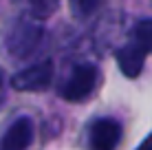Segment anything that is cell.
<instances>
[{"instance_id": "cell-9", "label": "cell", "mask_w": 152, "mask_h": 150, "mask_svg": "<svg viewBox=\"0 0 152 150\" xmlns=\"http://www.w3.org/2000/svg\"><path fill=\"white\" fill-rule=\"evenodd\" d=\"M99 0H77V9H80V13H93L97 9Z\"/></svg>"}, {"instance_id": "cell-6", "label": "cell", "mask_w": 152, "mask_h": 150, "mask_svg": "<svg viewBox=\"0 0 152 150\" xmlns=\"http://www.w3.org/2000/svg\"><path fill=\"white\" fill-rule=\"evenodd\" d=\"M145 53H148V51L139 42H130V44L121 46V49L117 51V64H119V69H121V73L126 77H137L141 71H143Z\"/></svg>"}, {"instance_id": "cell-10", "label": "cell", "mask_w": 152, "mask_h": 150, "mask_svg": "<svg viewBox=\"0 0 152 150\" xmlns=\"http://www.w3.org/2000/svg\"><path fill=\"white\" fill-rule=\"evenodd\" d=\"M137 150H152V135H150L148 139H145V141L141 143V146H139Z\"/></svg>"}, {"instance_id": "cell-2", "label": "cell", "mask_w": 152, "mask_h": 150, "mask_svg": "<svg viewBox=\"0 0 152 150\" xmlns=\"http://www.w3.org/2000/svg\"><path fill=\"white\" fill-rule=\"evenodd\" d=\"M97 77H99V71L97 66L93 64H77L75 69L71 71L69 80L64 82L62 86V97L69 102H84L97 86Z\"/></svg>"}, {"instance_id": "cell-4", "label": "cell", "mask_w": 152, "mask_h": 150, "mask_svg": "<svg viewBox=\"0 0 152 150\" xmlns=\"http://www.w3.org/2000/svg\"><path fill=\"white\" fill-rule=\"evenodd\" d=\"M121 139V126L110 117L95 119L88 128V146L91 150H115Z\"/></svg>"}, {"instance_id": "cell-5", "label": "cell", "mask_w": 152, "mask_h": 150, "mask_svg": "<svg viewBox=\"0 0 152 150\" xmlns=\"http://www.w3.org/2000/svg\"><path fill=\"white\" fill-rule=\"evenodd\" d=\"M33 141V119L27 115L11 121L0 139V150H27Z\"/></svg>"}, {"instance_id": "cell-3", "label": "cell", "mask_w": 152, "mask_h": 150, "mask_svg": "<svg viewBox=\"0 0 152 150\" xmlns=\"http://www.w3.org/2000/svg\"><path fill=\"white\" fill-rule=\"evenodd\" d=\"M53 82V62L42 60L33 66H27L11 77L15 91H46Z\"/></svg>"}, {"instance_id": "cell-8", "label": "cell", "mask_w": 152, "mask_h": 150, "mask_svg": "<svg viewBox=\"0 0 152 150\" xmlns=\"http://www.w3.org/2000/svg\"><path fill=\"white\" fill-rule=\"evenodd\" d=\"M134 35H137V42L143 46L145 51H152V20L139 22L137 29H134Z\"/></svg>"}, {"instance_id": "cell-7", "label": "cell", "mask_w": 152, "mask_h": 150, "mask_svg": "<svg viewBox=\"0 0 152 150\" xmlns=\"http://www.w3.org/2000/svg\"><path fill=\"white\" fill-rule=\"evenodd\" d=\"M57 4H60V0H29L31 11H33V15H38V18H49L57 9Z\"/></svg>"}, {"instance_id": "cell-1", "label": "cell", "mask_w": 152, "mask_h": 150, "mask_svg": "<svg viewBox=\"0 0 152 150\" xmlns=\"http://www.w3.org/2000/svg\"><path fill=\"white\" fill-rule=\"evenodd\" d=\"M42 38V29L33 22H27V20H20L15 22L11 29H9L7 38H4V49L7 53L15 60H24L38 49Z\"/></svg>"}]
</instances>
